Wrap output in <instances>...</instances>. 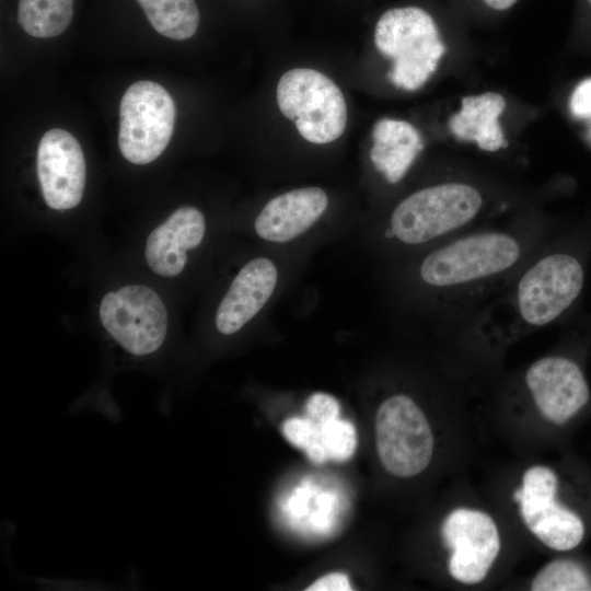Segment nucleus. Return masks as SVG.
<instances>
[{"instance_id": "f257e3e1", "label": "nucleus", "mask_w": 591, "mask_h": 591, "mask_svg": "<svg viewBox=\"0 0 591 591\" xmlns=\"http://www.w3.org/2000/svg\"><path fill=\"white\" fill-rule=\"evenodd\" d=\"M528 250L526 240L520 232L461 233L427 254L418 274L425 285L449 292L452 300L460 299L474 296L507 277L523 264Z\"/></svg>"}, {"instance_id": "f03ea898", "label": "nucleus", "mask_w": 591, "mask_h": 591, "mask_svg": "<svg viewBox=\"0 0 591 591\" xmlns=\"http://www.w3.org/2000/svg\"><path fill=\"white\" fill-rule=\"evenodd\" d=\"M557 471L549 464L525 465L510 489V503L526 533L553 552H569L584 538L586 525L560 496Z\"/></svg>"}, {"instance_id": "7ed1b4c3", "label": "nucleus", "mask_w": 591, "mask_h": 591, "mask_svg": "<svg viewBox=\"0 0 591 591\" xmlns=\"http://www.w3.org/2000/svg\"><path fill=\"white\" fill-rule=\"evenodd\" d=\"M484 205L483 193L470 183H439L404 198L391 215L390 231L407 245L453 237L478 218Z\"/></svg>"}, {"instance_id": "20e7f679", "label": "nucleus", "mask_w": 591, "mask_h": 591, "mask_svg": "<svg viewBox=\"0 0 591 591\" xmlns=\"http://www.w3.org/2000/svg\"><path fill=\"white\" fill-rule=\"evenodd\" d=\"M374 43L393 61L390 80L406 91H415L429 80L447 48L433 18L418 7L385 11L376 22Z\"/></svg>"}, {"instance_id": "39448f33", "label": "nucleus", "mask_w": 591, "mask_h": 591, "mask_svg": "<svg viewBox=\"0 0 591 591\" xmlns=\"http://www.w3.org/2000/svg\"><path fill=\"white\" fill-rule=\"evenodd\" d=\"M584 281L575 256L552 252L529 263L510 290L509 304L519 331H533L556 321L578 298Z\"/></svg>"}, {"instance_id": "423d86ee", "label": "nucleus", "mask_w": 591, "mask_h": 591, "mask_svg": "<svg viewBox=\"0 0 591 591\" xmlns=\"http://www.w3.org/2000/svg\"><path fill=\"white\" fill-rule=\"evenodd\" d=\"M439 538L447 575L463 587L480 586L488 580L505 544L498 519L489 510L471 503L455 505L444 514Z\"/></svg>"}, {"instance_id": "0eeeda50", "label": "nucleus", "mask_w": 591, "mask_h": 591, "mask_svg": "<svg viewBox=\"0 0 591 591\" xmlns=\"http://www.w3.org/2000/svg\"><path fill=\"white\" fill-rule=\"evenodd\" d=\"M276 95L280 112L294 120L305 140L324 144L338 139L345 131V97L324 73L310 68L291 69L279 79Z\"/></svg>"}, {"instance_id": "6e6552de", "label": "nucleus", "mask_w": 591, "mask_h": 591, "mask_svg": "<svg viewBox=\"0 0 591 591\" xmlns=\"http://www.w3.org/2000/svg\"><path fill=\"white\" fill-rule=\"evenodd\" d=\"M432 427L420 406L406 394L386 398L375 416V444L382 466L398 478L422 473L434 453Z\"/></svg>"}, {"instance_id": "1a4fd4ad", "label": "nucleus", "mask_w": 591, "mask_h": 591, "mask_svg": "<svg viewBox=\"0 0 591 591\" xmlns=\"http://www.w3.org/2000/svg\"><path fill=\"white\" fill-rule=\"evenodd\" d=\"M176 116L170 93L153 81L132 83L119 106L118 147L129 162L147 164L169 144Z\"/></svg>"}, {"instance_id": "9d476101", "label": "nucleus", "mask_w": 591, "mask_h": 591, "mask_svg": "<svg viewBox=\"0 0 591 591\" xmlns=\"http://www.w3.org/2000/svg\"><path fill=\"white\" fill-rule=\"evenodd\" d=\"M104 328L132 356L155 352L167 333V311L155 291L131 285L104 296L100 305Z\"/></svg>"}, {"instance_id": "9b49d317", "label": "nucleus", "mask_w": 591, "mask_h": 591, "mask_svg": "<svg viewBox=\"0 0 591 591\" xmlns=\"http://www.w3.org/2000/svg\"><path fill=\"white\" fill-rule=\"evenodd\" d=\"M521 382L536 417L555 427L570 421L590 399L581 368L567 357L548 355L536 359L525 369Z\"/></svg>"}, {"instance_id": "f8f14e48", "label": "nucleus", "mask_w": 591, "mask_h": 591, "mask_svg": "<svg viewBox=\"0 0 591 591\" xmlns=\"http://www.w3.org/2000/svg\"><path fill=\"white\" fill-rule=\"evenodd\" d=\"M37 176L48 207L65 210L80 204L86 171L83 151L74 136L54 128L42 137L37 149Z\"/></svg>"}, {"instance_id": "ddd939ff", "label": "nucleus", "mask_w": 591, "mask_h": 591, "mask_svg": "<svg viewBox=\"0 0 591 591\" xmlns=\"http://www.w3.org/2000/svg\"><path fill=\"white\" fill-rule=\"evenodd\" d=\"M278 271L275 264L258 257L246 263L233 279L216 314V327L231 335L247 324L275 291Z\"/></svg>"}, {"instance_id": "4468645a", "label": "nucleus", "mask_w": 591, "mask_h": 591, "mask_svg": "<svg viewBox=\"0 0 591 591\" xmlns=\"http://www.w3.org/2000/svg\"><path fill=\"white\" fill-rule=\"evenodd\" d=\"M328 205L320 187L289 190L270 199L255 219V231L269 242L283 243L306 232Z\"/></svg>"}, {"instance_id": "2eb2a0df", "label": "nucleus", "mask_w": 591, "mask_h": 591, "mask_svg": "<svg viewBox=\"0 0 591 591\" xmlns=\"http://www.w3.org/2000/svg\"><path fill=\"white\" fill-rule=\"evenodd\" d=\"M205 232V217L197 208L176 209L148 236L144 255L149 267L163 277L177 276L185 267L187 250L197 247Z\"/></svg>"}, {"instance_id": "dca6fc26", "label": "nucleus", "mask_w": 591, "mask_h": 591, "mask_svg": "<svg viewBox=\"0 0 591 591\" xmlns=\"http://www.w3.org/2000/svg\"><path fill=\"white\" fill-rule=\"evenodd\" d=\"M506 105V99L497 92L465 96L459 112L451 116L449 128L460 140L474 141L484 151H498L507 146L499 124Z\"/></svg>"}, {"instance_id": "f3484780", "label": "nucleus", "mask_w": 591, "mask_h": 591, "mask_svg": "<svg viewBox=\"0 0 591 591\" xmlns=\"http://www.w3.org/2000/svg\"><path fill=\"white\" fill-rule=\"evenodd\" d=\"M370 158L390 183L398 182L424 148L419 131L408 121L383 118L372 131Z\"/></svg>"}, {"instance_id": "a211bd4d", "label": "nucleus", "mask_w": 591, "mask_h": 591, "mask_svg": "<svg viewBox=\"0 0 591 591\" xmlns=\"http://www.w3.org/2000/svg\"><path fill=\"white\" fill-rule=\"evenodd\" d=\"M152 27L172 39L192 37L199 24V11L195 0H136Z\"/></svg>"}, {"instance_id": "6ab92c4d", "label": "nucleus", "mask_w": 591, "mask_h": 591, "mask_svg": "<svg viewBox=\"0 0 591 591\" xmlns=\"http://www.w3.org/2000/svg\"><path fill=\"white\" fill-rule=\"evenodd\" d=\"M74 0H20L18 21L31 36L50 38L69 26Z\"/></svg>"}, {"instance_id": "aec40b11", "label": "nucleus", "mask_w": 591, "mask_h": 591, "mask_svg": "<svg viewBox=\"0 0 591 591\" xmlns=\"http://www.w3.org/2000/svg\"><path fill=\"white\" fill-rule=\"evenodd\" d=\"M528 587L533 591L591 590V576L577 560L555 558L533 575Z\"/></svg>"}, {"instance_id": "412c9836", "label": "nucleus", "mask_w": 591, "mask_h": 591, "mask_svg": "<svg viewBox=\"0 0 591 591\" xmlns=\"http://www.w3.org/2000/svg\"><path fill=\"white\" fill-rule=\"evenodd\" d=\"M321 441L328 459L346 461L352 456L357 447V433L354 425L339 418L320 427Z\"/></svg>"}, {"instance_id": "4be33fe9", "label": "nucleus", "mask_w": 591, "mask_h": 591, "mask_svg": "<svg viewBox=\"0 0 591 591\" xmlns=\"http://www.w3.org/2000/svg\"><path fill=\"white\" fill-rule=\"evenodd\" d=\"M281 430L292 445L303 450L320 439V427L308 417L289 418L282 424Z\"/></svg>"}, {"instance_id": "5701e85b", "label": "nucleus", "mask_w": 591, "mask_h": 591, "mask_svg": "<svg viewBox=\"0 0 591 591\" xmlns=\"http://www.w3.org/2000/svg\"><path fill=\"white\" fill-rule=\"evenodd\" d=\"M305 413V417L316 426L322 427L339 417V404L331 395L316 393L308 399Z\"/></svg>"}, {"instance_id": "b1692460", "label": "nucleus", "mask_w": 591, "mask_h": 591, "mask_svg": "<svg viewBox=\"0 0 591 591\" xmlns=\"http://www.w3.org/2000/svg\"><path fill=\"white\" fill-rule=\"evenodd\" d=\"M570 109L576 117L591 121V79L576 88L571 95Z\"/></svg>"}, {"instance_id": "393cba45", "label": "nucleus", "mask_w": 591, "mask_h": 591, "mask_svg": "<svg viewBox=\"0 0 591 591\" xmlns=\"http://www.w3.org/2000/svg\"><path fill=\"white\" fill-rule=\"evenodd\" d=\"M351 590L347 575L331 572L315 580L306 591H349Z\"/></svg>"}, {"instance_id": "a878e982", "label": "nucleus", "mask_w": 591, "mask_h": 591, "mask_svg": "<svg viewBox=\"0 0 591 591\" xmlns=\"http://www.w3.org/2000/svg\"><path fill=\"white\" fill-rule=\"evenodd\" d=\"M304 451L310 461L314 464H323L328 459L327 452L321 441V437L305 448Z\"/></svg>"}, {"instance_id": "bb28decb", "label": "nucleus", "mask_w": 591, "mask_h": 591, "mask_svg": "<svg viewBox=\"0 0 591 591\" xmlns=\"http://www.w3.org/2000/svg\"><path fill=\"white\" fill-rule=\"evenodd\" d=\"M483 2L493 10L505 11L515 4L518 0H483Z\"/></svg>"}, {"instance_id": "cd10ccee", "label": "nucleus", "mask_w": 591, "mask_h": 591, "mask_svg": "<svg viewBox=\"0 0 591 591\" xmlns=\"http://www.w3.org/2000/svg\"><path fill=\"white\" fill-rule=\"evenodd\" d=\"M586 1H587V2L590 4V7H591V0H586Z\"/></svg>"}]
</instances>
